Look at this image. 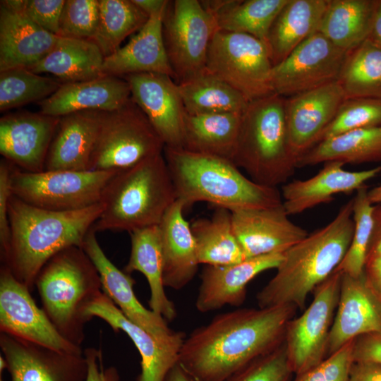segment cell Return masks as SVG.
Masks as SVG:
<instances>
[{"label": "cell", "mask_w": 381, "mask_h": 381, "mask_svg": "<svg viewBox=\"0 0 381 381\" xmlns=\"http://www.w3.org/2000/svg\"><path fill=\"white\" fill-rule=\"evenodd\" d=\"M82 248L95 265L101 279L102 291L132 322L160 340L174 337L178 331L168 326L167 321L139 301L133 289L134 279L120 270L107 258L101 248L93 227L90 230Z\"/></svg>", "instance_id": "21"}, {"label": "cell", "mask_w": 381, "mask_h": 381, "mask_svg": "<svg viewBox=\"0 0 381 381\" xmlns=\"http://www.w3.org/2000/svg\"><path fill=\"white\" fill-rule=\"evenodd\" d=\"M284 102V97L273 93L250 102L241 114L231 161L259 184H284L297 168L289 140Z\"/></svg>", "instance_id": "7"}, {"label": "cell", "mask_w": 381, "mask_h": 381, "mask_svg": "<svg viewBox=\"0 0 381 381\" xmlns=\"http://www.w3.org/2000/svg\"><path fill=\"white\" fill-rule=\"evenodd\" d=\"M344 165L337 161L327 162L313 176L283 184L281 195L287 214H298L329 202L339 193L351 194L381 173V164L361 171H348Z\"/></svg>", "instance_id": "23"}, {"label": "cell", "mask_w": 381, "mask_h": 381, "mask_svg": "<svg viewBox=\"0 0 381 381\" xmlns=\"http://www.w3.org/2000/svg\"><path fill=\"white\" fill-rule=\"evenodd\" d=\"M215 18L198 0L169 1L162 23L168 59L177 83L205 71Z\"/></svg>", "instance_id": "11"}, {"label": "cell", "mask_w": 381, "mask_h": 381, "mask_svg": "<svg viewBox=\"0 0 381 381\" xmlns=\"http://www.w3.org/2000/svg\"><path fill=\"white\" fill-rule=\"evenodd\" d=\"M59 37L22 11L0 3V71L34 66L53 49Z\"/></svg>", "instance_id": "28"}, {"label": "cell", "mask_w": 381, "mask_h": 381, "mask_svg": "<svg viewBox=\"0 0 381 381\" xmlns=\"http://www.w3.org/2000/svg\"><path fill=\"white\" fill-rule=\"evenodd\" d=\"M347 54L315 32L273 66V92L286 98L337 81Z\"/></svg>", "instance_id": "13"}, {"label": "cell", "mask_w": 381, "mask_h": 381, "mask_svg": "<svg viewBox=\"0 0 381 381\" xmlns=\"http://www.w3.org/2000/svg\"><path fill=\"white\" fill-rule=\"evenodd\" d=\"M368 197L370 202L381 206V184L368 190Z\"/></svg>", "instance_id": "57"}, {"label": "cell", "mask_w": 381, "mask_h": 381, "mask_svg": "<svg viewBox=\"0 0 381 381\" xmlns=\"http://www.w3.org/2000/svg\"><path fill=\"white\" fill-rule=\"evenodd\" d=\"M273 66L266 44L244 33L217 30L207 52V73L225 82L249 102L271 94Z\"/></svg>", "instance_id": "9"}, {"label": "cell", "mask_w": 381, "mask_h": 381, "mask_svg": "<svg viewBox=\"0 0 381 381\" xmlns=\"http://www.w3.org/2000/svg\"><path fill=\"white\" fill-rule=\"evenodd\" d=\"M13 164L5 159L0 162V245L1 255L9 245L11 229L8 219V206L12 196L11 176Z\"/></svg>", "instance_id": "48"}, {"label": "cell", "mask_w": 381, "mask_h": 381, "mask_svg": "<svg viewBox=\"0 0 381 381\" xmlns=\"http://www.w3.org/2000/svg\"><path fill=\"white\" fill-rule=\"evenodd\" d=\"M364 274L369 287L381 303V255L366 261Z\"/></svg>", "instance_id": "52"}, {"label": "cell", "mask_w": 381, "mask_h": 381, "mask_svg": "<svg viewBox=\"0 0 381 381\" xmlns=\"http://www.w3.org/2000/svg\"><path fill=\"white\" fill-rule=\"evenodd\" d=\"M164 153L116 172L104 187L95 231L129 233L158 225L176 200Z\"/></svg>", "instance_id": "5"}, {"label": "cell", "mask_w": 381, "mask_h": 381, "mask_svg": "<svg viewBox=\"0 0 381 381\" xmlns=\"http://www.w3.org/2000/svg\"><path fill=\"white\" fill-rule=\"evenodd\" d=\"M381 125V99L347 98L324 132L320 141L338 135Z\"/></svg>", "instance_id": "43"}, {"label": "cell", "mask_w": 381, "mask_h": 381, "mask_svg": "<svg viewBox=\"0 0 381 381\" xmlns=\"http://www.w3.org/2000/svg\"><path fill=\"white\" fill-rule=\"evenodd\" d=\"M30 290L5 265L0 270V330L16 338L56 351L83 353L66 339L45 312L35 303Z\"/></svg>", "instance_id": "14"}, {"label": "cell", "mask_w": 381, "mask_h": 381, "mask_svg": "<svg viewBox=\"0 0 381 381\" xmlns=\"http://www.w3.org/2000/svg\"><path fill=\"white\" fill-rule=\"evenodd\" d=\"M294 376L284 341L225 381H293Z\"/></svg>", "instance_id": "45"}, {"label": "cell", "mask_w": 381, "mask_h": 381, "mask_svg": "<svg viewBox=\"0 0 381 381\" xmlns=\"http://www.w3.org/2000/svg\"><path fill=\"white\" fill-rule=\"evenodd\" d=\"M381 332V303L363 274H342L338 306L329 332L327 356L357 337Z\"/></svg>", "instance_id": "22"}, {"label": "cell", "mask_w": 381, "mask_h": 381, "mask_svg": "<svg viewBox=\"0 0 381 381\" xmlns=\"http://www.w3.org/2000/svg\"><path fill=\"white\" fill-rule=\"evenodd\" d=\"M149 18L132 0H99V20L92 41L107 57L119 49L128 36L139 31Z\"/></svg>", "instance_id": "40"}, {"label": "cell", "mask_w": 381, "mask_h": 381, "mask_svg": "<svg viewBox=\"0 0 381 381\" xmlns=\"http://www.w3.org/2000/svg\"><path fill=\"white\" fill-rule=\"evenodd\" d=\"M92 319L97 317L115 332L126 333L137 348L141 358V370L137 381H164L168 373L179 361L185 339L182 332L167 340H160L129 320L102 292L88 307Z\"/></svg>", "instance_id": "20"}, {"label": "cell", "mask_w": 381, "mask_h": 381, "mask_svg": "<svg viewBox=\"0 0 381 381\" xmlns=\"http://www.w3.org/2000/svg\"><path fill=\"white\" fill-rule=\"evenodd\" d=\"M367 40L381 49V0H377L370 31Z\"/></svg>", "instance_id": "55"}, {"label": "cell", "mask_w": 381, "mask_h": 381, "mask_svg": "<svg viewBox=\"0 0 381 381\" xmlns=\"http://www.w3.org/2000/svg\"><path fill=\"white\" fill-rule=\"evenodd\" d=\"M167 8L150 16L126 44L104 57L102 68L103 75L122 78L132 74L156 73L174 79L162 34Z\"/></svg>", "instance_id": "26"}, {"label": "cell", "mask_w": 381, "mask_h": 381, "mask_svg": "<svg viewBox=\"0 0 381 381\" xmlns=\"http://www.w3.org/2000/svg\"><path fill=\"white\" fill-rule=\"evenodd\" d=\"M104 59L93 41L59 37L53 49L27 69L37 74H52L61 83L78 82L102 75Z\"/></svg>", "instance_id": "32"}, {"label": "cell", "mask_w": 381, "mask_h": 381, "mask_svg": "<svg viewBox=\"0 0 381 381\" xmlns=\"http://www.w3.org/2000/svg\"><path fill=\"white\" fill-rule=\"evenodd\" d=\"M337 82L346 99H381V49L366 40L348 52Z\"/></svg>", "instance_id": "39"}, {"label": "cell", "mask_w": 381, "mask_h": 381, "mask_svg": "<svg viewBox=\"0 0 381 381\" xmlns=\"http://www.w3.org/2000/svg\"><path fill=\"white\" fill-rule=\"evenodd\" d=\"M164 381H198L188 372H186L179 363H176L168 373Z\"/></svg>", "instance_id": "56"}, {"label": "cell", "mask_w": 381, "mask_h": 381, "mask_svg": "<svg viewBox=\"0 0 381 381\" xmlns=\"http://www.w3.org/2000/svg\"><path fill=\"white\" fill-rule=\"evenodd\" d=\"M0 347L11 381H85L83 353H71L0 333Z\"/></svg>", "instance_id": "15"}, {"label": "cell", "mask_w": 381, "mask_h": 381, "mask_svg": "<svg viewBox=\"0 0 381 381\" xmlns=\"http://www.w3.org/2000/svg\"><path fill=\"white\" fill-rule=\"evenodd\" d=\"M374 210L375 206L368 197L367 186H364L356 191L353 198V236L344 258L335 270L353 277L363 274L374 229Z\"/></svg>", "instance_id": "42"}, {"label": "cell", "mask_w": 381, "mask_h": 381, "mask_svg": "<svg viewBox=\"0 0 381 381\" xmlns=\"http://www.w3.org/2000/svg\"><path fill=\"white\" fill-rule=\"evenodd\" d=\"M353 361H370L381 364V332H372L354 339Z\"/></svg>", "instance_id": "49"}, {"label": "cell", "mask_w": 381, "mask_h": 381, "mask_svg": "<svg viewBox=\"0 0 381 381\" xmlns=\"http://www.w3.org/2000/svg\"><path fill=\"white\" fill-rule=\"evenodd\" d=\"M200 264L222 266L246 260L234 235L231 212L217 207L210 218H199L190 224Z\"/></svg>", "instance_id": "37"}, {"label": "cell", "mask_w": 381, "mask_h": 381, "mask_svg": "<svg viewBox=\"0 0 381 381\" xmlns=\"http://www.w3.org/2000/svg\"><path fill=\"white\" fill-rule=\"evenodd\" d=\"M43 310L59 332L80 346L87 308L103 292L99 274L82 247L56 253L42 268L35 282Z\"/></svg>", "instance_id": "6"}, {"label": "cell", "mask_w": 381, "mask_h": 381, "mask_svg": "<svg viewBox=\"0 0 381 381\" xmlns=\"http://www.w3.org/2000/svg\"><path fill=\"white\" fill-rule=\"evenodd\" d=\"M186 114H242L249 102L236 90L206 71L178 83Z\"/></svg>", "instance_id": "38"}, {"label": "cell", "mask_w": 381, "mask_h": 381, "mask_svg": "<svg viewBox=\"0 0 381 381\" xmlns=\"http://www.w3.org/2000/svg\"><path fill=\"white\" fill-rule=\"evenodd\" d=\"M133 2L149 17L164 10L169 1L167 0H132Z\"/></svg>", "instance_id": "54"}, {"label": "cell", "mask_w": 381, "mask_h": 381, "mask_svg": "<svg viewBox=\"0 0 381 381\" xmlns=\"http://www.w3.org/2000/svg\"><path fill=\"white\" fill-rule=\"evenodd\" d=\"M163 153L176 198L185 208L206 202L233 212L272 207L283 202L277 187L246 177L231 160L183 148L165 147Z\"/></svg>", "instance_id": "4"}, {"label": "cell", "mask_w": 381, "mask_h": 381, "mask_svg": "<svg viewBox=\"0 0 381 381\" xmlns=\"http://www.w3.org/2000/svg\"><path fill=\"white\" fill-rule=\"evenodd\" d=\"M349 381H381V364L370 361H353Z\"/></svg>", "instance_id": "51"}, {"label": "cell", "mask_w": 381, "mask_h": 381, "mask_svg": "<svg viewBox=\"0 0 381 381\" xmlns=\"http://www.w3.org/2000/svg\"><path fill=\"white\" fill-rule=\"evenodd\" d=\"M113 171H24L13 165L12 193L33 206L59 212L85 209L100 202Z\"/></svg>", "instance_id": "10"}, {"label": "cell", "mask_w": 381, "mask_h": 381, "mask_svg": "<svg viewBox=\"0 0 381 381\" xmlns=\"http://www.w3.org/2000/svg\"><path fill=\"white\" fill-rule=\"evenodd\" d=\"M352 214L353 198L327 224L286 250L274 276L257 294L258 307L291 304L303 309L308 294L334 272L344 258L353 233Z\"/></svg>", "instance_id": "3"}, {"label": "cell", "mask_w": 381, "mask_h": 381, "mask_svg": "<svg viewBox=\"0 0 381 381\" xmlns=\"http://www.w3.org/2000/svg\"><path fill=\"white\" fill-rule=\"evenodd\" d=\"M341 272H334L313 291L311 303L286 326L284 344L295 375L321 363L327 357L329 332L338 306Z\"/></svg>", "instance_id": "12"}, {"label": "cell", "mask_w": 381, "mask_h": 381, "mask_svg": "<svg viewBox=\"0 0 381 381\" xmlns=\"http://www.w3.org/2000/svg\"><path fill=\"white\" fill-rule=\"evenodd\" d=\"M130 99L126 80L102 75L90 80L62 83L53 95L37 104L42 114L60 117L83 110L112 111Z\"/></svg>", "instance_id": "25"}, {"label": "cell", "mask_w": 381, "mask_h": 381, "mask_svg": "<svg viewBox=\"0 0 381 381\" xmlns=\"http://www.w3.org/2000/svg\"><path fill=\"white\" fill-rule=\"evenodd\" d=\"M242 114H186L183 149L232 160Z\"/></svg>", "instance_id": "34"}, {"label": "cell", "mask_w": 381, "mask_h": 381, "mask_svg": "<svg viewBox=\"0 0 381 381\" xmlns=\"http://www.w3.org/2000/svg\"><path fill=\"white\" fill-rule=\"evenodd\" d=\"M130 234L131 254L124 272L130 274L137 271L145 277L150 292V309L171 322L176 317V310L164 291V256L159 226L138 229Z\"/></svg>", "instance_id": "31"}, {"label": "cell", "mask_w": 381, "mask_h": 381, "mask_svg": "<svg viewBox=\"0 0 381 381\" xmlns=\"http://www.w3.org/2000/svg\"><path fill=\"white\" fill-rule=\"evenodd\" d=\"M377 0H329L318 31L349 52L368 39Z\"/></svg>", "instance_id": "33"}, {"label": "cell", "mask_w": 381, "mask_h": 381, "mask_svg": "<svg viewBox=\"0 0 381 381\" xmlns=\"http://www.w3.org/2000/svg\"><path fill=\"white\" fill-rule=\"evenodd\" d=\"M102 113L83 110L60 116L44 171L90 170Z\"/></svg>", "instance_id": "27"}, {"label": "cell", "mask_w": 381, "mask_h": 381, "mask_svg": "<svg viewBox=\"0 0 381 381\" xmlns=\"http://www.w3.org/2000/svg\"><path fill=\"white\" fill-rule=\"evenodd\" d=\"M122 78L129 84L131 99L145 114L164 147L182 148L186 112L174 78L156 73L132 74Z\"/></svg>", "instance_id": "16"}, {"label": "cell", "mask_w": 381, "mask_h": 381, "mask_svg": "<svg viewBox=\"0 0 381 381\" xmlns=\"http://www.w3.org/2000/svg\"><path fill=\"white\" fill-rule=\"evenodd\" d=\"M329 0H288L270 30L266 46L272 66L318 31Z\"/></svg>", "instance_id": "30"}, {"label": "cell", "mask_w": 381, "mask_h": 381, "mask_svg": "<svg viewBox=\"0 0 381 381\" xmlns=\"http://www.w3.org/2000/svg\"><path fill=\"white\" fill-rule=\"evenodd\" d=\"M102 211L101 202L79 210L52 211L12 195L11 237L6 251L1 255L3 265L32 291L39 272L54 255L71 246H82Z\"/></svg>", "instance_id": "2"}, {"label": "cell", "mask_w": 381, "mask_h": 381, "mask_svg": "<svg viewBox=\"0 0 381 381\" xmlns=\"http://www.w3.org/2000/svg\"><path fill=\"white\" fill-rule=\"evenodd\" d=\"M60 117L28 111L0 119V153L22 171H44L48 152Z\"/></svg>", "instance_id": "18"}, {"label": "cell", "mask_w": 381, "mask_h": 381, "mask_svg": "<svg viewBox=\"0 0 381 381\" xmlns=\"http://www.w3.org/2000/svg\"><path fill=\"white\" fill-rule=\"evenodd\" d=\"M374 229L370 241L367 260L381 255V206H375Z\"/></svg>", "instance_id": "53"}, {"label": "cell", "mask_w": 381, "mask_h": 381, "mask_svg": "<svg viewBox=\"0 0 381 381\" xmlns=\"http://www.w3.org/2000/svg\"><path fill=\"white\" fill-rule=\"evenodd\" d=\"M283 255H265L228 265H206L195 301L197 310L208 313L226 305L241 306L246 299L248 284L260 273L277 269Z\"/></svg>", "instance_id": "24"}, {"label": "cell", "mask_w": 381, "mask_h": 381, "mask_svg": "<svg viewBox=\"0 0 381 381\" xmlns=\"http://www.w3.org/2000/svg\"><path fill=\"white\" fill-rule=\"evenodd\" d=\"M98 20L99 0H66L59 36L92 41Z\"/></svg>", "instance_id": "44"}, {"label": "cell", "mask_w": 381, "mask_h": 381, "mask_svg": "<svg viewBox=\"0 0 381 381\" xmlns=\"http://www.w3.org/2000/svg\"><path fill=\"white\" fill-rule=\"evenodd\" d=\"M345 99L337 81L285 98L289 140L297 162L320 142Z\"/></svg>", "instance_id": "17"}, {"label": "cell", "mask_w": 381, "mask_h": 381, "mask_svg": "<svg viewBox=\"0 0 381 381\" xmlns=\"http://www.w3.org/2000/svg\"><path fill=\"white\" fill-rule=\"evenodd\" d=\"M66 0H24L20 11L46 31L59 36V23Z\"/></svg>", "instance_id": "47"}, {"label": "cell", "mask_w": 381, "mask_h": 381, "mask_svg": "<svg viewBox=\"0 0 381 381\" xmlns=\"http://www.w3.org/2000/svg\"><path fill=\"white\" fill-rule=\"evenodd\" d=\"M164 144L131 99L102 111L90 170L120 171L163 153Z\"/></svg>", "instance_id": "8"}, {"label": "cell", "mask_w": 381, "mask_h": 381, "mask_svg": "<svg viewBox=\"0 0 381 381\" xmlns=\"http://www.w3.org/2000/svg\"><path fill=\"white\" fill-rule=\"evenodd\" d=\"M331 161L344 164L381 162V125L320 141L298 160L297 168Z\"/></svg>", "instance_id": "36"}, {"label": "cell", "mask_w": 381, "mask_h": 381, "mask_svg": "<svg viewBox=\"0 0 381 381\" xmlns=\"http://www.w3.org/2000/svg\"><path fill=\"white\" fill-rule=\"evenodd\" d=\"M87 364V374L85 381H119L116 368L111 367L104 370L102 367V352L95 348L84 351Z\"/></svg>", "instance_id": "50"}, {"label": "cell", "mask_w": 381, "mask_h": 381, "mask_svg": "<svg viewBox=\"0 0 381 381\" xmlns=\"http://www.w3.org/2000/svg\"><path fill=\"white\" fill-rule=\"evenodd\" d=\"M183 202L176 199L158 224L163 256L164 286L175 290L192 281L200 265L190 224L183 216Z\"/></svg>", "instance_id": "29"}, {"label": "cell", "mask_w": 381, "mask_h": 381, "mask_svg": "<svg viewBox=\"0 0 381 381\" xmlns=\"http://www.w3.org/2000/svg\"><path fill=\"white\" fill-rule=\"evenodd\" d=\"M288 0L201 1L215 18L218 29L251 35L266 44L277 15Z\"/></svg>", "instance_id": "35"}, {"label": "cell", "mask_w": 381, "mask_h": 381, "mask_svg": "<svg viewBox=\"0 0 381 381\" xmlns=\"http://www.w3.org/2000/svg\"><path fill=\"white\" fill-rule=\"evenodd\" d=\"M282 204L231 212L234 235L246 259L284 253L308 233L294 223Z\"/></svg>", "instance_id": "19"}, {"label": "cell", "mask_w": 381, "mask_h": 381, "mask_svg": "<svg viewBox=\"0 0 381 381\" xmlns=\"http://www.w3.org/2000/svg\"><path fill=\"white\" fill-rule=\"evenodd\" d=\"M0 381H4L1 375H0Z\"/></svg>", "instance_id": "58"}, {"label": "cell", "mask_w": 381, "mask_h": 381, "mask_svg": "<svg viewBox=\"0 0 381 381\" xmlns=\"http://www.w3.org/2000/svg\"><path fill=\"white\" fill-rule=\"evenodd\" d=\"M57 78L42 76L25 68L0 71V111L40 102L61 86Z\"/></svg>", "instance_id": "41"}, {"label": "cell", "mask_w": 381, "mask_h": 381, "mask_svg": "<svg viewBox=\"0 0 381 381\" xmlns=\"http://www.w3.org/2000/svg\"><path fill=\"white\" fill-rule=\"evenodd\" d=\"M291 304L222 313L185 338L179 365L198 381H225L284 341Z\"/></svg>", "instance_id": "1"}, {"label": "cell", "mask_w": 381, "mask_h": 381, "mask_svg": "<svg viewBox=\"0 0 381 381\" xmlns=\"http://www.w3.org/2000/svg\"><path fill=\"white\" fill-rule=\"evenodd\" d=\"M353 342L354 339L350 341L317 366L295 375L293 381H349Z\"/></svg>", "instance_id": "46"}]
</instances>
